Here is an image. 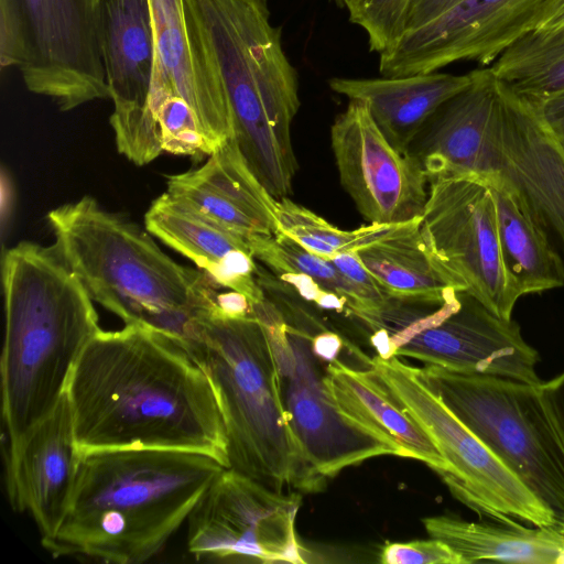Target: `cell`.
<instances>
[{
    "label": "cell",
    "instance_id": "6da1fadb",
    "mask_svg": "<svg viewBox=\"0 0 564 564\" xmlns=\"http://www.w3.org/2000/svg\"><path fill=\"white\" fill-rule=\"evenodd\" d=\"M78 455L165 448L215 457L229 467L221 411L209 378L186 346L126 325L100 329L67 381Z\"/></svg>",
    "mask_w": 564,
    "mask_h": 564
},
{
    "label": "cell",
    "instance_id": "7a4b0ae2",
    "mask_svg": "<svg viewBox=\"0 0 564 564\" xmlns=\"http://www.w3.org/2000/svg\"><path fill=\"white\" fill-rule=\"evenodd\" d=\"M225 468L215 457L192 451L82 454L66 516L42 546L53 557L144 563L164 549Z\"/></svg>",
    "mask_w": 564,
    "mask_h": 564
},
{
    "label": "cell",
    "instance_id": "3957f363",
    "mask_svg": "<svg viewBox=\"0 0 564 564\" xmlns=\"http://www.w3.org/2000/svg\"><path fill=\"white\" fill-rule=\"evenodd\" d=\"M2 417L12 453L66 391L73 367L101 329L84 285L54 245L22 241L2 259Z\"/></svg>",
    "mask_w": 564,
    "mask_h": 564
},
{
    "label": "cell",
    "instance_id": "277c9868",
    "mask_svg": "<svg viewBox=\"0 0 564 564\" xmlns=\"http://www.w3.org/2000/svg\"><path fill=\"white\" fill-rule=\"evenodd\" d=\"M47 223L57 252L94 302L126 325L185 346L198 336L219 288L206 273L174 261L147 229L91 196L52 209Z\"/></svg>",
    "mask_w": 564,
    "mask_h": 564
},
{
    "label": "cell",
    "instance_id": "5b68a950",
    "mask_svg": "<svg viewBox=\"0 0 564 564\" xmlns=\"http://www.w3.org/2000/svg\"><path fill=\"white\" fill-rule=\"evenodd\" d=\"M223 80L234 139L275 198L289 197L297 171L291 126L299 77L286 57L268 0H185Z\"/></svg>",
    "mask_w": 564,
    "mask_h": 564
},
{
    "label": "cell",
    "instance_id": "8992f818",
    "mask_svg": "<svg viewBox=\"0 0 564 564\" xmlns=\"http://www.w3.org/2000/svg\"><path fill=\"white\" fill-rule=\"evenodd\" d=\"M186 348L214 388L229 467L278 492L321 491L326 479L307 463L285 412L264 327L252 314L210 312Z\"/></svg>",
    "mask_w": 564,
    "mask_h": 564
},
{
    "label": "cell",
    "instance_id": "52a82bcc",
    "mask_svg": "<svg viewBox=\"0 0 564 564\" xmlns=\"http://www.w3.org/2000/svg\"><path fill=\"white\" fill-rule=\"evenodd\" d=\"M421 380L552 511L564 531V432L539 386L417 368Z\"/></svg>",
    "mask_w": 564,
    "mask_h": 564
},
{
    "label": "cell",
    "instance_id": "ba28073f",
    "mask_svg": "<svg viewBox=\"0 0 564 564\" xmlns=\"http://www.w3.org/2000/svg\"><path fill=\"white\" fill-rule=\"evenodd\" d=\"M382 358L409 357L452 371L539 386V352L519 324L502 318L467 293L437 305L388 300L357 317Z\"/></svg>",
    "mask_w": 564,
    "mask_h": 564
},
{
    "label": "cell",
    "instance_id": "9c48e42d",
    "mask_svg": "<svg viewBox=\"0 0 564 564\" xmlns=\"http://www.w3.org/2000/svg\"><path fill=\"white\" fill-rule=\"evenodd\" d=\"M379 380L423 427L449 466L442 479L480 519L554 527L552 511L398 357L367 359Z\"/></svg>",
    "mask_w": 564,
    "mask_h": 564
},
{
    "label": "cell",
    "instance_id": "30bf717a",
    "mask_svg": "<svg viewBox=\"0 0 564 564\" xmlns=\"http://www.w3.org/2000/svg\"><path fill=\"white\" fill-rule=\"evenodd\" d=\"M252 315L268 335L278 367L281 397L292 431L312 468L323 478L398 448L345 416L324 382L322 361L313 354L311 334L289 324L267 297L252 304Z\"/></svg>",
    "mask_w": 564,
    "mask_h": 564
},
{
    "label": "cell",
    "instance_id": "8fae6325",
    "mask_svg": "<svg viewBox=\"0 0 564 564\" xmlns=\"http://www.w3.org/2000/svg\"><path fill=\"white\" fill-rule=\"evenodd\" d=\"M420 230L460 292L496 315L512 318L521 294L502 261L496 203L487 182L475 176L430 180Z\"/></svg>",
    "mask_w": 564,
    "mask_h": 564
},
{
    "label": "cell",
    "instance_id": "7c38bea8",
    "mask_svg": "<svg viewBox=\"0 0 564 564\" xmlns=\"http://www.w3.org/2000/svg\"><path fill=\"white\" fill-rule=\"evenodd\" d=\"M499 82L485 132L460 176L512 191L564 260V150L533 105Z\"/></svg>",
    "mask_w": 564,
    "mask_h": 564
},
{
    "label": "cell",
    "instance_id": "4fadbf2b",
    "mask_svg": "<svg viewBox=\"0 0 564 564\" xmlns=\"http://www.w3.org/2000/svg\"><path fill=\"white\" fill-rule=\"evenodd\" d=\"M301 501L225 468L187 518L188 552L202 563H306L295 530Z\"/></svg>",
    "mask_w": 564,
    "mask_h": 564
},
{
    "label": "cell",
    "instance_id": "5bb4252c",
    "mask_svg": "<svg viewBox=\"0 0 564 564\" xmlns=\"http://www.w3.org/2000/svg\"><path fill=\"white\" fill-rule=\"evenodd\" d=\"M23 21L26 56L19 68L26 88L69 111L110 98L102 65L95 0H13Z\"/></svg>",
    "mask_w": 564,
    "mask_h": 564
},
{
    "label": "cell",
    "instance_id": "9a60e30c",
    "mask_svg": "<svg viewBox=\"0 0 564 564\" xmlns=\"http://www.w3.org/2000/svg\"><path fill=\"white\" fill-rule=\"evenodd\" d=\"M98 33L117 150L135 165L149 164L164 152L150 108L155 57L150 0H98Z\"/></svg>",
    "mask_w": 564,
    "mask_h": 564
},
{
    "label": "cell",
    "instance_id": "2e32d148",
    "mask_svg": "<svg viewBox=\"0 0 564 564\" xmlns=\"http://www.w3.org/2000/svg\"><path fill=\"white\" fill-rule=\"evenodd\" d=\"M339 181L369 224H405L422 217L429 178L410 152L395 149L369 108L349 100L330 127Z\"/></svg>",
    "mask_w": 564,
    "mask_h": 564
},
{
    "label": "cell",
    "instance_id": "e0dca14e",
    "mask_svg": "<svg viewBox=\"0 0 564 564\" xmlns=\"http://www.w3.org/2000/svg\"><path fill=\"white\" fill-rule=\"evenodd\" d=\"M546 0H462L429 23L406 31L379 54L384 77L438 70L459 61L491 65L531 32Z\"/></svg>",
    "mask_w": 564,
    "mask_h": 564
},
{
    "label": "cell",
    "instance_id": "ac0fdd59",
    "mask_svg": "<svg viewBox=\"0 0 564 564\" xmlns=\"http://www.w3.org/2000/svg\"><path fill=\"white\" fill-rule=\"evenodd\" d=\"M155 57L151 86L182 97L216 150L234 138L226 90L185 0H150Z\"/></svg>",
    "mask_w": 564,
    "mask_h": 564
},
{
    "label": "cell",
    "instance_id": "d6986e66",
    "mask_svg": "<svg viewBox=\"0 0 564 564\" xmlns=\"http://www.w3.org/2000/svg\"><path fill=\"white\" fill-rule=\"evenodd\" d=\"M79 455L65 391L53 411L7 454V490L15 511L29 512L41 540L53 536L72 499Z\"/></svg>",
    "mask_w": 564,
    "mask_h": 564
},
{
    "label": "cell",
    "instance_id": "ffe728a7",
    "mask_svg": "<svg viewBox=\"0 0 564 564\" xmlns=\"http://www.w3.org/2000/svg\"><path fill=\"white\" fill-rule=\"evenodd\" d=\"M165 192L249 240L280 232L278 199L254 175L234 138L202 165L169 175Z\"/></svg>",
    "mask_w": 564,
    "mask_h": 564
},
{
    "label": "cell",
    "instance_id": "44dd1931",
    "mask_svg": "<svg viewBox=\"0 0 564 564\" xmlns=\"http://www.w3.org/2000/svg\"><path fill=\"white\" fill-rule=\"evenodd\" d=\"M144 227L193 261L219 288L246 295L251 304L265 299L250 240L208 218L166 192L144 215Z\"/></svg>",
    "mask_w": 564,
    "mask_h": 564
},
{
    "label": "cell",
    "instance_id": "7402d4cb",
    "mask_svg": "<svg viewBox=\"0 0 564 564\" xmlns=\"http://www.w3.org/2000/svg\"><path fill=\"white\" fill-rule=\"evenodd\" d=\"M473 82V72H441L381 78L328 80L333 91L367 105L380 131L399 151L410 145L434 112Z\"/></svg>",
    "mask_w": 564,
    "mask_h": 564
},
{
    "label": "cell",
    "instance_id": "603a6c76",
    "mask_svg": "<svg viewBox=\"0 0 564 564\" xmlns=\"http://www.w3.org/2000/svg\"><path fill=\"white\" fill-rule=\"evenodd\" d=\"M324 382L340 412L399 449L401 457L425 463L440 476L447 462L423 427L400 405L375 371L336 359L326 365Z\"/></svg>",
    "mask_w": 564,
    "mask_h": 564
},
{
    "label": "cell",
    "instance_id": "cb8c5ba5",
    "mask_svg": "<svg viewBox=\"0 0 564 564\" xmlns=\"http://www.w3.org/2000/svg\"><path fill=\"white\" fill-rule=\"evenodd\" d=\"M422 523L430 538L460 556L462 564H564V531L554 527L528 528L518 520L470 522L454 514L426 517Z\"/></svg>",
    "mask_w": 564,
    "mask_h": 564
},
{
    "label": "cell",
    "instance_id": "d4e9b609",
    "mask_svg": "<svg viewBox=\"0 0 564 564\" xmlns=\"http://www.w3.org/2000/svg\"><path fill=\"white\" fill-rule=\"evenodd\" d=\"M421 218L405 230L357 251L389 299L441 304L460 292L436 262L420 230Z\"/></svg>",
    "mask_w": 564,
    "mask_h": 564
},
{
    "label": "cell",
    "instance_id": "484cf974",
    "mask_svg": "<svg viewBox=\"0 0 564 564\" xmlns=\"http://www.w3.org/2000/svg\"><path fill=\"white\" fill-rule=\"evenodd\" d=\"M487 184L496 203L502 261L521 296L563 288L561 254L512 191L498 182Z\"/></svg>",
    "mask_w": 564,
    "mask_h": 564
},
{
    "label": "cell",
    "instance_id": "4316f807",
    "mask_svg": "<svg viewBox=\"0 0 564 564\" xmlns=\"http://www.w3.org/2000/svg\"><path fill=\"white\" fill-rule=\"evenodd\" d=\"M492 74L529 101L564 93V28L531 31L489 66Z\"/></svg>",
    "mask_w": 564,
    "mask_h": 564
},
{
    "label": "cell",
    "instance_id": "83f0119b",
    "mask_svg": "<svg viewBox=\"0 0 564 564\" xmlns=\"http://www.w3.org/2000/svg\"><path fill=\"white\" fill-rule=\"evenodd\" d=\"M278 216L280 232L325 259L339 253L356 252L400 234L415 221L369 224L358 229L343 230L289 197L278 199Z\"/></svg>",
    "mask_w": 564,
    "mask_h": 564
},
{
    "label": "cell",
    "instance_id": "f1b7e54d",
    "mask_svg": "<svg viewBox=\"0 0 564 564\" xmlns=\"http://www.w3.org/2000/svg\"><path fill=\"white\" fill-rule=\"evenodd\" d=\"M252 253L275 275L302 273L312 278L325 290L345 300L349 314L357 316L367 312L368 306L359 290L328 259L319 257L279 232L273 236L250 238Z\"/></svg>",
    "mask_w": 564,
    "mask_h": 564
},
{
    "label": "cell",
    "instance_id": "f546056e",
    "mask_svg": "<svg viewBox=\"0 0 564 564\" xmlns=\"http://www.w3.org/2000/svg\"><path fill=\"white\" fill-rule=\"evenodd\" d=\"M150 108L156 120L162 149L196 162L207 159L215 149L187 102L172 90L153 86Z\"/></svg>",
    "mask_w": 564,
    "mask_h": 564
},
{
    "label": "cell",
    "instance_id": "4dcf8cb0",
    "mask_svg": "<svg viewBox=\"0 0 564 564\" xmlns=\"http://www.w3.org/2000/svg\"><path fill=\"white\" fill-rule=\"evenodd\" d=\"M411 0H346L351 23L368 36L370 51L379 54L392 48L406 31Z\"/></svg>",
    "mask_w": 564,
    "mask_h": 564
},
{
    "label": "cell",
    "instance_id": "1f68e13d",
    "mask_svg": "<svg viewBox=\"0 0 564 564\" xmlns=\"http://www.w3.org/2000/svg\"><path fill=\"white\" fill-rule=\"evenodd\" d=\"M384 564H462L460 556L437 539L390 543L380 554Z\"/></svg>",
    "mask_w": 564,
    "mask_h": 564
},
{
    "label": "cell",
    "instance_id": "d6a6232c",
    "mask_svg": "<svg viewBox=\"0 0 564 564\" xmlns=\"http://www.w3.org/2000/svg\"><path fill=\"white\" fill-rule=\"evenodd\" d=\"M328 260L359 290L368 306V311L364 313L377 311L390 300L376 279L361 263L357 251L339 253Z\"/></svg>",
    "mask_w": 564,
    "mask_h": 564
},
{
    "label": "cell",
    "instance_id": "836d02e7",
    "mask_svg": "<svg viewBox=\"0 0 564 564\" xmlns=\"http://www.w3.org/2000/svg\"><path fill=\"white\" fill-rule=\"evenodd\" d=\"M530 102L546 129L564 150V93L543 101Z\"/></svg>",
    "mask_w": 564,
    "mask_h": 564
},
{
    "label": "cell",
    "instance_id": "e575fe53",
    "mask_svg": "<svg viewBox=\"0 0 564 564\" xmlns=\"http://www.w3.org/2000/svg\"><path fill=\"white\" fill-rule=\"evenodd\" d=\"M459 1L462 0H411L406 17V31L429 23Z\"/></svg>",
    "mask_w": 564,
    "mask_h": 564
},
{
    "label": "cell",
    "instance_id": "d590c367",
    "mask_svg": "<svg viewBox=\"0 0 564 564\" xmlns=\"http://www.w3.org/2000/svg\"><path fill=\"white\" fill-rule=\"evenodd\" d=\"M340 336L328 329H322L319 333L311 336V346L313 354L326 364H329L339 356L343 348Z\"/></svg>",
    "mask_w": 564,
    "mask_h": 564
},
{
    "label": "cell",
    "instance_id": "8d00e7d4",
    "mask_svg": "<svg viewBox=\"0 0 564 564\" xmlns=\"http://www.w3.org/2000/svg\"><path fill=\"white\" fill-rule=\"evenodd\" d=\"M543 398L564 432V371L540 384Z\"/></svg>",
    "mask_w": 564,
    "mask_h": 564
},
{
    "label": "cell",
    "instance_id": "74e56055",
    "mask_svg": "<svg viewBox=\"0 0 564 564\" xmlns=\"http://www.w3.org/2000/svg\"><path fill=\"white\" fill-rule=\"evenodd\" d=\"M564 28V0H546L532 31H549Z\"/></svg>",
    "mask_w": 564,
    "mask_h": 564
},
{
    "label": "cell",
    "instance_id": "f35d334b",
    "mask_svg": "<svg viewBox=\"0 0 564 564\" xmlns=\"http://www.w3.org/2000/svg\"><path fill=\"white\" fill-rule=\"evenodd\" d=\"M339 4L344 6L346 0H336Z\"/></svg>",
    "mask_w": 564,
    "mask_h": 564
},
{
    "label": "cell",
    "instance_id": "ab89813d",
    "mask_svg": "<svg viewBox=\"0 0 564 564\" xmlns=\"http://www.w3.org/2000/svg\"><path fill=\"white\" fill-rule=\"evenodd\" d=\"M98 3V0H95Z\"/></svg>",
    "mask_w": 564,
    "mask_h": 564
}]
</instances>
